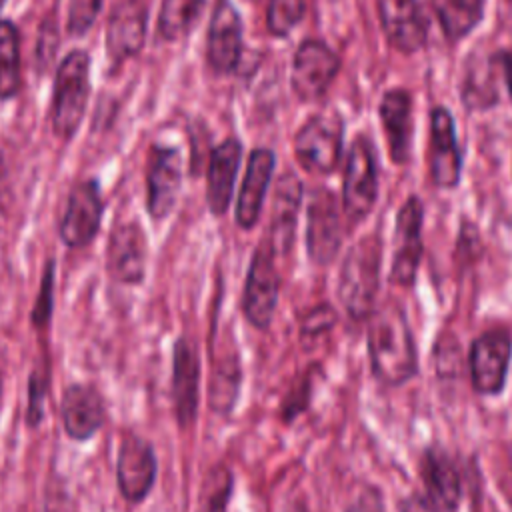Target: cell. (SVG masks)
Here are the masks:
<instances>
[{"label":"cell","mask_w":512,"mask_h":512,"mask_svg":"<svg viewBox=\"0 0 512 512\" xmlns=\"http://www.w3.org/2000/svg\"><path fill=\"white\" fill-rule=\"evenodd\" d=\"M368 358L374 378L386 386H402L418 374V352L404 308L388 302L368 318Z\"/></svg>","instance_id":"1"},{"label":"cell","mask_w":512,"mask_h":512,"mask_svg":"<svg viewBox=\"0 0 512 512\" xmlns=\"http://www.w3.org/2000/svg\"><path fill=\"white\" fill-rule=\"evenodd\" d=\"M382 246L376 234L360 238L346 254L340 278L338 298L354 320H368L376 310V294L380 286Z\"/></svg>","instance_id":"2"},{"label":"cell","mask_w":512,"mask_h":512,"mask_svg":"<svg viewBox=\"0 0 512 512\" xmlns=\"http://www.w3.org/2000/svg\"><path fill=\"white\" fill-rule=\"evenodd\" d=\"M90 94V58L84 50H72L60 62L54 80L52 130L60 138H70L86 110Z\"/></svg>","instance_id":"3"},{"label":"cell","mask_w":512,"mask_h":512,"mask_svg":"<svg viewBox=\"0 0 512 512\" xmlns=\"http://www.w3.org/2000/svg\"><path fill=\"white\" fill-rule=\"evenodd\" d=\"M378 198V172L374 144L368 136L358 134L350 146L344 182H342V208L348 220H364Z\"/></svg>","instance_id":"4"},{"label":"cell","mask_w":512,"mask_h":512,"mask_svg":"<svg viewBox=\"0 0 512 512\" xmlns=\"http://www.w3.org/2000/svg\"><path fill=\"white\" fill-rule=\"evenodd\" d=\"M342 134L344 126L338 114L312 116L294 138V154L300 166L318 174L332 172L342 154Z\"/></svg>","instance_id":"5"},{"label":"cell","mask_w":512,"mask_h":512,"mask_svg":"<svg viewBox=\"0 0 512 512\" xmlns=\"http://www.w3.org/2000/svg\"><path fill=\"white\" fill-rule=\"evenodd\" d=\"M274 250L270 242L264 238L260 246L252 254V262L246 276L242 308L246 320L254 328H268L276 310L280 278L274 264Z\"/></svg>","instance_id":"6"},{"label":"cell","mask_w":512,"mask_h":512,"mask_svg":"<svg viewBox=\"0 0 512 512\" xmlns=\"http://www.w3.org/2000/svg\"><path fill=\"white\" fill-rule=\"evenodd\" d=\"M512 360V338L506 330H488L480 334L468 352V368L474 392L496 396L504 390Z\"/></svg>","instance_id":"7"},{"label":"cell","mask_w":512,"mask_h":512,"mask_svg":"<svg viewBox=\"0 0 512 512\" xmlns=\"http://www.w3.org/2000/svg\"><path fill=\"white\" fill-rule=\"evenodd\" d=\"M340 70V58L322 40H304L292 60V90L304 100L312 102L324 96Z\"/></svg>","instance_id":"8"},{"label":"cell","mask_w":512,"mask_h":512,"mask_svg":"<svg viewBox=\"0 0 512 512\" xmlns=\"http://www.w3.org/2000/svg\"><path fill=\"white\" fill-rule=\"evenodd\" d=\"M422 220L424 206L418 196H410L396 216L394 252L390 266V282L398 286H412L422 258Z\"/></svg>","instance_id":"9"},{"label":"cell","mask_w":512,"mask_h":512,"mask_svg":"<svg viewBox=\"0 0 512 512\" xmlns=\"http://www.w3.org/2000/svg\"><path fill=\"white\" fill-rule=\"evenodd\" d=\"M158 464L154 448L138 434H126L116 460L118 490L128 502H142L156 480Z\"/></svg>","instance_id":"10"},{"label":"cell","mask_w":512,"mask_h":512,"mask_svg":"<svg viewBox=\"0 0 512 512\" xmlns=\"http://www.w3.org/2000/svg\"><path fill=\"white\" fill-rule=\"evenodd\" d=\"M342 244L340 216L336 198L330 190L318 188L312 192L306 222V248L316 264H330Z\"/></svg>","instance_id":"11"},{"label":"cell","mask_w":512,"mask_h":512,"mask_svg":"<svg viewBox=\"0 0 512 512\" xmlns=\"http://www.w3.org/2000/svg\"><path fill=\"white\" fill-rule=\"evenodd\" d=\"M462 154L456 142L452 114L436 106L430 112V178L438 188H456L460 182Z\"/></svg>","instance_id":"12"},{"label":"cell","mask_w":512,"mask_h":512,"mask_svg":"<svg viewBox=\"0 0 512 512\" xmlns=\"http://www.w3.org/2000/svg\"><path fill=\"white\" fill-rule=\"evenodd\" d=\"M378 16L388 42L404 52L414 54L428 40V22L418 0H378Z\"/></svg>","instance_id":"13"},{"label":"cell","mask_w":512,"mask_h":512,"mask_svg":"<svg viewBox=\"0 0 512 512\" xmlns=\"http://www.w3.org/2000/svg\"><path fill=\"white\" fill-rule=\"evenodd\" d=\"M172 400L178 424L190 426L198 414L200 400V360L194 344L180 336L172 352Z\"/></svg>","instance_id":"14"},{"label":"cell","mask_w":512,"mask_h":512,"mask_svg":"<svg viewBox=\"0 0 512 512\" xmlns=\"http://www.w3.org/2000/svg\"><path fill=\"white\" fill-rule=\"evenodd\" d=\"M102 198L96 182H82L72 188L66 212L60 222V238L70 248H80L92 242L100 228Z\"/></svg>","instance_id":"15"},{"label":"cell","mask_w":512,"mask_h":512,"mask_svg":"<svg viewBox=\"0 0 512 512\" xmlns=\"http://www.w3.org/2000/svg\"><path fill=\"white\" fill-rule=\"evenodd\" d=\"M242 52V20L230 0H218L208 28V64L218 74L236 68Z\"/></svg>","instance_id":"16"},{"label":"cell","mask_w":512,"mask_h":512,"mask_svg":"<svg viewBox=\"0 0 512 512\" xmlns=\"http://www.w3.org/2000/svg\"><path fill=\"white\" fill-rule=\"evenodd\" d=\"M182 188V158L176 148L154 146L148 166V212L164 218L172 212Z\"/></svg>","instance_id":"17"},{"label":"cell","mask_w":512,"mask_h":512,"mask_svg":"<svg viewBox=\"0 0 512 512\" xmlns=\"http://www.w3.org/2000/svg\"><path fill=\"white\" fill-rule=\"evenodd\" d=\"M146 6L142 0H120L108 18L106 48L112 60L136 56L146 40Z\"/></svg>","instance_id":"18"},{"label":"cell","mask_w":512,"mask_h":512,"mask_svg":"<svg viewBox=\"0 0 512 512\" xmlns=\"http://www.w3.org/2000/svg\"><path fill=\"white\" fill-rule=\"evenodd\" d=\"M146 238L138 224L114 228L108 242V272L122 284H140L146 272Z\"/></svg>","instance_id":"19"},{"label":"cell","mask_w":512,"mask_h":512,"mask_svg":"<svg viewBox=\"0 0 512 512\" xmlns=\"http://www.w3.org/2000/svg\"><path fill=\"white\" fill-rule=\"evenodd\" d=\"M62 424L72 440L92 438L104 424V400L90 384H72L62 394Z\"/></svg>","instance_id":"20"},{"label":"cell","mask_w":512,"mask_h":512,"mask_svg":"<svg viewBox=\"0 0 512 512\" xmlns=\"http://www.w3.org/2000/svg\"><path fill=\"white\" fill-rule=\"evenodd\" d=\"M420 476L426 494L442 512H454L462 500V480L454 460L440 446H428L420 458Z\"/></svg>","instance_id":"21"},{"label":"cell","mask_w":512,"mask_h":512,"mask_svg":"<svg viewBox=\"0 0 512 512\" xmlns=\"http://www.w3.org/2000/svg\"><path fill=\"white\" fill-rule=\"evenodd\" d=\"M380 120L388 138V150L394 164H406L412 152V98L402 88L388 90L380 100Z\"/></svg>","instance_id":"22"},{"label":"cell","mask_w":512,"mask_h":512,"mask_svg":"<svg viewBox=\"0 0 512 512\" xmlns=\"http://www.w3.org/2000/svg\"><path fill=\"white\" fill-rule=\"evenodd\" d=\"M300 200H302V182L298 180V176L292 172L282 174L276 182L274 200H272L270 234L266 236L274 254H286L294 244Z\"/></svg>","instance_id":"23"},{"label":"cell","mask_w":512,"mask_h":512,"mask_svg":"<svg viewBox=\"0 0 512 512\" xmlns=\"http://www.w3.org/2000/svg\"><path fill=\"white\" fill-rule=\"evenodd\" d=\"M242 158V146L236 138L220 142L212 154L206 174V200L214 216H222L232 200L234 180Z\"/></svg>","instance_id":"24"},{"label":"cell","mask_w":512,"mask_h":512,"mask_svg":"<svg viewBox=\"0 0 512 512\" xmlns=\"http://www.w3.org/2000/svg\"><path fill=\"white\" fill-rule=\"evenodd\" d=\"M274 170V152L256 148L248 158V168L236 202V222L240 228H252L262 210V202Z\"/></svg>","instance_id":"25"},{"label":"cell","mask_w":512,"mask_h":512,"mask_svg":"<svg viewBox=\"0 0 512 512\" xmlns=\"http://www.w3.org/2000/svg\"><path fill=\"white\" fill-rule=\"evenodd\" d=\"M436 16L444 36L452 42L470 34L484 16V0H440Z\"/></svg>","instance_id":"26"},{"label":"cell","mask_w":512,"mask_h":512,"mask_svg":"<svg viewBox=\"0 0 512 512\" xmlns=\"http://www.w3.org/2000/svg\"><path fill=\"white\" fill-rule=\"evenodd\" d=\"M206 0H162L158 14V34L176 42L190 34L198 22Z\"/></svg>","instance_id":"27"},{"label":"cell","mask_w":512,"mask_h":512,"mask_svg":"<svg viewBox=\"0 0 512 512\" xmlns=\"http://www.w3.org/2000/svg\"><path fill=\"white\" fill-rule=\"evenodd\" d=\"M20 90V40L10 20H0V100Z\"/></svg>","instance_id":"28"},{"label":"cell","mask_w":512,"mask_h":512,"mask_svg":"<svg viewBox=\"0 0 512 512\" xmlns=\"http://www.w3.org/2000/svg\"><path fill=\"white\" fill-rule=\"evenodd\" d=\"M240 390V366L236 358H226L214 364L210 384V406L220 414H228L234 408Z\"/></svg>","instance_id":"29"},{"label":"cell","mask_w":512,"mask_h":512,"mask_svg":"<svg viewBox=\"0 0 512 512\" xmlns=\"http://www.w3.org/2000/svg\"><path fill=\"white\" fill-rule=\"evenodd\" d=\"M232 494V474L226 466H214L200 488V512H226Z\"/></svg>","instance_id":"30"},{"label":"cell","mask_w":512,"mask_h":512,"mask_svg":"<svg viewBox=\"0 0 512 512\" xmlns=\"http://www.w3.org/2000/svg\"><path fill=\"white\" fill-rule=\"evenodd\" d=\"M304 16V0H270L266 26L274 36H286Z\"/></svg>","instance_id":"31"},{"label":"cell","mask_w":512,"mask_h":512,"mask_svg":"<svg viewBox=\"0 0 512 512\" xmlns=\"http://www.w3.org/2000/svg\"><path fill=\"white\" fill-rule=\"evenodd\" d=\"M54 308V264L48 262L44 268L40 292L32 310V322L34 326H46Z\"/></svg>","instance_id":"32"},{"label":"cell","mask_w":512,"mask_h":512,"mask_svg":"<svg viewBox=\"0 0 512 512\" xmlns=\"http://www.w3.org/2000/svg\"><path fill=\"white\" fill-rule=\"evenodd\" d=\"M48 390V380L40 372H32L28 378V404H26V424L30 428L38 426L44 418V398Z\"/></svg>","instance_id":"33"},{"label":"cell","mask_w":512,"mask_h":512,"mask_svg":"<svg viewBox=\"0 0 512 512\" xmlns=\"http://www.w3.org/2000/svg\"><path fill=\"white\" fill-rule=\"evenodd\" d=\"M102 6V0H70V12H68V30L70 34H84L94 18L98 16Z\"/></svg>","instance_id":"34"},{"label":"cell","mask_w":512,"mask_h":512,"mask_svg":"<svg viewBox=\"0 0 512 512\" xmlns=\"http://www.w3.org/2000/svg\"><path fill=\"white\" fill-rule=\"evenodd\" d=\"M336 322V312L332 310V306H318L314 310L308 312V316L302 322V334L304 336H318L322 332H328Z\"/></svg>","instance_id":"35"},{"label":"cell","mask_w":512,"mask_h":512,"mask_svg":"<svg viewBox=\"0 0 512 512\" xmlns=\"http://www.w3.org/2000/svg\"><path fill=\"white\" fill-rule=\"evenodd\" d=\"M346 512H386L382 492L376 486L366 484L360 494L348 504Z\"/></svg>","instance_id":"36"},{"label":"cell","mask_w":512,"mask_h":512,"mask_svg":"<svg viewBox=\"0 0 512 512\" xmlns=\"http://www.w3.org/2000/svg\"><path fill=\"white\" fill-rule=\"evenodd\" d=\"M398 512H442V510L428 494L412 492L398 502Z\"/></svg>","instance_id":"37"},{"label":"cell","mask_w":512,"mask_h":512,"mask_svg":"<svg viewBox=\"0 0 512 512\" xmlns=\"http://www.w3.org/2000/svg\"><path fill=\"white\" fill-rule=\"evenodd\" d=\"M498 62L502 66V72H504V80H506V86H508V92L512 96V54L508 52H500L498 54Z\"/></svg>","instance_id":"38"},{"label":"cell","mask_w":512,"mask_h":512,"mask_svg":"<svg viewBox=\"0 0 512 512\" xmlns=\"http://www.w3.org/2000/svg\"><path fill=\"white\" fill-rule=\"evenodd\" d=\"M0 406H2V378H0Z\"/></svg>","instance_id":"39"},{"label":"cell","mask_w":512,"mask_h":512,"mask_svg":"<svg viewBox=\"0 0 512 512\" xmlns=\"http://www.w3.org/2000/svg\"><path fill=\"white\" fill-rule=\"evenodd\" d=\"M4 2H6V0H0V8H2V6H4Z\"/></svg>","instance_id":"40"},{"label":"cell","mask_w":512,"mask_h":512,"mask_svg":"<svg viewBox=\"0 0 512 512\" xmlns=\"http://www.w3.org/2000/svg\"><path fill=\"white\" fill-rule=\"evenodd\" d=\"M510 2H512V0H510Z\"/></svg>","instance_id":"41"}]
</instances>
